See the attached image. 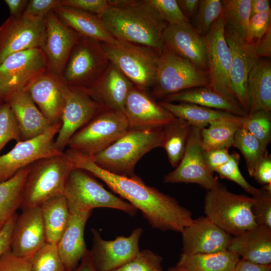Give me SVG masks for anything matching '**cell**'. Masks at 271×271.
<instances>
[{"instance_id": "1", "label": "cell", "mask_w": 271, "mask_h": 271, "mask_svg": "<svg viewBox=\"0 0 271 271\" xmlns=\"http://www.w3.org/2000/svg\"><path fill=\"white\" fill-rule=\"evenodd\" d=\"M64 154L73 168L90 173L140 210L153 228L181 233L192 222V213L189 209L174 197L147 185L136 175L126 177L111 173L98 166L92 157L70 149L66 150Z\"/></svg>"}, {"instance_id": "2", "label": "cell", "mask_w": 271, "mask_h": 271, "mask_svg": "<svg viewBox=\"0 0 271 271\" xmlns=\"http://www.w3.org/2000/svg\"><path fill=\"white\" fill-rule=\"evenodd\" d=\"M108 1L100 19L115 39L160 52L167 24L148 0Z\"/></svg>"}, {"instance_id": "3", "label": "cell", "mask_w": 271, "mask_h": 271, "mask_svg": "<svg viewBox=\"0 0 271 271\" xmlns=\"http://www.w3.org/2000/svg\"><path fill=\"white\" fill-rule=\"evenodd\" d=\"M163 128L129 129L92 158L98 166L108 172L132 177L138 162L152 150L161 147Z\"/></svg>"}, {"instance_id": "4", "label": "cell", "mask_w": 271, "mask_h": 271, "mask_svg": "<svg viewBox=\"0 0 271 271\" xmlns=\"http://www.w3.org/2000/svg\"><path fill=\"white\" fill-rule=\"evenodd\" d=\"M253 199L229 191L220 183L207 191L204 200L205 216L232 236L258 226L252 211Z\"/></svg>"}, {"instance_id": "5", "label": "cell", "mask_w": 271, "mask_h": 271, "mask_svg": "<svg viewBox=\"0 0 271 271\" xmlns=\"http://www.w3.org/2000/svg\"><path fill=\"white\" fill-rule=\"evenodd\" d=\"M73 169L64 152L31 164L24 187L22 210L40 207L50 198L63 194L68 176Z\"/></svg>"}, {"instance_id": "6", "label": "cell", "mask_w": 271, "mask_h": 271, "mask_svg": "<svg viewBox=\"0 0 271 271\" xmlns=\"http://www.w3.org/2000/svg\"><path fill=\"white\" fill-rule=\"evenodd\" d=\"M207 72L174 53L164 45L159 52L151 96L156 99L185 90L208 86Z\"/></svg>"}, {"instance_id": "7", "label": "cell", "mask_w": 271, "mask_h": 271, "mask_svg": "<svg viewBox=\"0 0 271 271\" xmlns=\"http://www.w3.org/2000/svg\"><path fill=\"white\" fill-rule=\"evenodd\" d=\"M63 194L69 209L92 211L107 208L123 211L131 216L138 211L129 203L105 189L87 171L79 168L70 171Z\"/></svg>"}, {"instance_id": "8", "label": "cell", "mask_w": 271, "mask_h": 271, "mask_svg": "<svg viewBox=\"0 0 271 271\" xmlns=\"http://www.w3.org/2000/svg\"><path fill=\"white\" fill-rule=\"evenodd\" d=\"M102 44L110 62L136 87L145 91L151 88L156 77L159 52L149 47L120 41L116 44Z\"/></svg>"}, {"instance_id": "9", "label": "cell", "mask_w": 271, "mask_h": 271, "mask_svg": "<svg viewBox=\"0 0 271 271\" xmlns=\"http://www.w3.org/2000/svg\"><path fill=\"white\" fill-rule=\"evenodd\" d=\"M110 63L101 42L81 37L70 54L61 77L69 87L87 88L99 79Z\"/></svg>"}, {"instance_id": "10", "label": "cell", "mask_w": 271, "mask_h": 271, "mask_svg": "<svg viewBox=\"0 0 271 271\" xmlns=\"http://www.w3.org/2000/svg\"><path fill=\"white\" fill-rule=\"evenodd\" d=\"M129 129L124 114L103 109L69 140L68 149L92 157L124 135Z\"/></svg>"}, {"instance_id": "11", "label": "cell", "mask_w": 271, "mask_h": 271, "mask_svg": "<svg viewBox=\"0 0 271 271\" xmlns=\"http://www.w3.org/2000/svg\"><path fill=\"white\" fill-rule=\"evenodd\" d=\"M224 28L225 22L222 14L204 36L207 51V72L209 82L208 87L228 100L239 105L230 80L231 53L225 40Z\"/></svg>"}, {"instance_id": "12", "label": "cell", "mask_w": 271, "mask_h": 271, "mask_svg": "<svg viewBox=\"0 0 271 271\" xmlns=\"http://www.w3.org/2000/svg\"><path fill=\"white\" fill-rule=\"evenodd\" d=\"M47 68L45 56L40 48L8 56L0 64V101L13 92L24 90Z\"/></svg>"}, {"instance_id": "13", "label": "cell", "mask_w": 271, "mask_h": 271, "mask_svg": "<svg viewBox=\"0 0 271 271\" xmlns=\"http://www.w3.org/2000/svg\"><path fill=\"white\" fill-rule=\"evenodd\" d=\"M61 126V122L54 124L38 137L17 143L9 152L0 156V183L37 160L63 154L54 146V137Z\"/></svg>"}, {"instance_id": "14", "label": "cell", "mask_w": 271, "mask_h": 271, "mask_svg": "<svg viewBox=\"0 0 271 271\" xmlns=\"http://www.w3.org/2000/svg\"><path fill=\"white\" fill-rule=\"evenodd\" d=\"M201 146L200 129L192 126L184 154L175 169L164 176L165 183H193L207 191L220 182L205 162Z\"/></svg>"}, {"instance_id": "15", "label": "cell", "mask_w": 271, "mask_h": 271, "mask_svg": "<svg viewBox=\"0 0 271 271\" xmlns=\"http://www.w3.org/2000/svg\"><path fill=\"white\" fill-rule=\"evenodd\" d=\"M91 232L92 247L90 252L98 271L115 269L133 258L140 251L142 227L134 228L128 236H118L110 240L103 239L95 229H92Z\"/></svg>"}, {"instance_id": "16", "label": "cell", "mask_w": 271, "mask_h": 271, "mask_svg": "<svg viewBox=\"0 0 271 271\" xmlns=\"http://www.w3.org/2000/svg\"><path fill=\"white\" fill-rule=\"evenodd\" d=\"M224 36L231 53L229 76L231 87L238 105L247 115V79L258 58L255 45L247 42L234 30L225 27Z\"/></svg>"}, {"instance_id": "17", "label": "cell", "mask_w": 271, "mask_h": 271, "mask_svg": "<svg viewBox=\"0 0 271 271\" xmlns=\"http://www.w3.org/2000/svg\"><path fill=\"white\" fill-rule=\"evenodd\" d=\"M45 19L9 17L0 26V64L10 55L41 47Z\"/></svg>"}, {"instance_id": "18", "label": "cell", "mask_w": 271, "mask_h": 271, "mask_svg": "<svg viewBox=\"0 0 271 271\" xmlns=\"http://www.w3.org/2000/svg\"><path fill=\"white\" fill-rule=\"evenodd\" d=\"M80 37L62 23L53 11L47 15L41 49L45 56L48 71L61 77L70 54Z\"/></svg>"}, {"instance_id": "19", "label": "cell", "mask_w": 271, "mask_h": 271, "mask_svg": "<svg viewBox=\"0 0 271 271\" xmlns=\"http://www.w3.org/2000/svg\"><path fill=\"white\" fill-rule=\"evenodd\" d=\"M103 109L83 91L69 87L55 147L63 152L72 136Z\"/></svg>"}, {"instance_id": "20", "label": "cell", "mask_w": 271, "mask_h": 271, "mask_svg": "<svg viewBox=\"0 0 271 271\" xmlns=\"http://www.w3.org/2000/svg\"><path fill=\"white\" fill-rule=\"evenodd\" d=\"M69 86L60 76L48 70L33 80L24 90L52 124L61 122Z\"/></svg>"}, {"instance_id": "21", "label": "cell", "mask_w": 271, "mask_h": 271, "mask_svg": "<svg viewBox=\"0 0 271 271\" xmlns=\"http://www.w3.org/2000/svg\"><path fill=\"white\" fill-rule=\"evenodd\" d=\"M123 114L129 129L163 128L176 118L147 91L135 86L126 97Z\"/></svg>"}, {"instance_id": "22", "label": "cell", "mask_w": 271, "mask_h": 271, "mask_svg": "<svg viewBox=\"0 0 271 271\" xmlns=\"http://www.w3.org/2000/svg\"><path fill=\"white\" fill-rule=\"evenodd\" d=\"M47 243L41 207L23 210L17 217L13 231L12 253L19 257L33 256Z\"/></svg>"}, {"instance_id": "23", "label": "cell", "mask_w": 271, "mask_h": 271, "mask_svg": "<svg viewBox=\"0 0 271 271\" xmlns=\"http://www.w3.org/2000/svg\"><path fill=\"white\" fill-rule=\"evenodd\" d=\"M182 253H207L227 249L232 235L206 216L193 219L181 233Z\"/></svg>"}, {"instance_id": "24", "label": "cell", "mask_w": 271, "mask_h": 271, "mask_svg": "<svg viewBox=\"0 0 271 271\" xmlns=\"http://www.w3.org/2000/svg\"><path fill=\"white\" fill-rule=\"evenodd\" d=\"M133 86V84L110 63L93 85L79 89L86 93L104 109L117 110L123 113L126 97Z\"/></svg>"}, {"instance_id": "25", "label": "cell", "mask_w": 271, "mask_h": 271, "mask_svg": "<svg viewBox=\"0 0 271 271\" xmlns=\"http://www.w3.org/2000/svg\"><path fill=\"white\" fill-rule=\"evenodd\" d=\"M164 45L178 55L207 71L206 44L204 36L191 26L167 25L163 33Z\"/></svg>"}, {"instance_id": "26", "label": "cell", "mask_w": 271, "mask_h": 271, "mask_svg": "<svg viewBox=\"0 0 271 271\" xmlns=\"http://www.w3.org/2000/svg\"><path fill=\"white\" fill-rule=\"evenodd\" d=\"M69 210L68 222L57 245L66 270L73 271L88 250L84 232L92 211L74 209Z\"/></svg>"}, {"instance_id": "27", "label": "cell", "mask_w": 271, "mask_h": 271, "mask_svg": "<svg viewBox=\"0 0 271 271\" xmlns=\"http://www.w3.org/2000/svg\"><path fill=\"white\" fill-rule=\"evenodd\" d=\"M227 250L250 261L271 264V228L257 226L232 236Z\"/></svg>"}, {"instance_id": "28", "label": "cell", "mask_w": 271, "mask_h": 271, "mask_svg": "<svg viewBox=\"0 0 271 271\" xmlns=\"http://www.w3.org/2000/svg\"><path fill=\"white\" fill-rule=\"evenodd\" d=\"M3 101L10 105L15 115L23 141L38 137L53 125L24 90L9 94Z\"/></svg>"}, {"instance_id": "29", "label": "cell", "mask_w": 271, "mask_h": 271, "mask_svg": "<svg viewBox=\"0 0 271 271\" xmlns=\"http://www.w3.org/2000/svg\"><path fill=\"white\" fill-rule=\"evenodd\" d=\"M53 12L62 23L81 37L109 44L118 42L107 31L100 18L94 14L62 6Z\"/></svg>"}, {"instance_id": "30", "label": "cell", "mask_w": 271, "mask_h": 271, "mask_svg": "<svg viewBox=\"0 0 271 271\" xmlns=\"http://www.w3.org/2000/svg\"><path fill=\"white\" fill-rule=\"evenodd\" d=\"M248 114L271 111V63L267 58H258L247 79Z\"/></svg>"}, {"instance_id": "31", "label": "cell", "mask_w": 271, "mask_h": 271, "mask_svg": "<svg viewBox=\"0 0 271 271\" xmlns=\"http://www.w3.org/2000/svg\"><path fill=\"white\" fill-rule=\"evenodd\" d=\"M163 101L195 104L240 116L247 115L239 105L228 100L208 86L193 88L170 94Z\"/></svg>"}, {"instance_id": "32", "label": "cell", "mask_w": 271, "mask_h": 271, "mask_svg": "<svg viewBox=\"0 0 271 271\" xmlns=\"http://www.w3.org/2000/svg\"><path fill=\"white\" fill-rule=\"evenodd\" d=\"M47 243L57 244L68 222L70 210L64 194L55 196L40 206Z\"/></svg>"}, {"instance_id": "33", "label": "cell", "mask_w": 271, "mask_h": 271, "mask_svg": "<svg viewBox=\"0 0 271 271\" xmlns=\"http://www.w3.org/2000/svg\"><path fill=\"white\" fill-rule=\"evenodd\" d=\"M239 258L227 249L207 253L182 252L176 265L190 271H232Z\"/></svg>"}, {"instance_id": "34", "label": "cell", "mask_w": 271, "mask_h": 271, "mask_svg": "<svg viewBox=\"0 0 271 271\" xmlns=\"http://www.w3.org/2000/svg\"><path fill=\"white\" fill-rule=\"evenodd\" d=\"M158 102L176 118L183 119L200 130L207 127L212 121L236 115L227 111L192 103H175L164 101Z\"/></svg>"}, {"instance_id": "35", "label": "cell", "mask_w": 271, "mask_h": 271, "mask_svg": "<svg viewBox=\"0 0 271 271\" xmlns=\"http://www.w3.org/2000/svg\"><path fill=\"white\" fill-rule=\"evenodd\" d=\"M242 116L214 120L200 130L201 146L204 151L232 147L234 138L241 126Z\"/></svg>"}, {"instance_id": "36", "label": "cell", "mask_w": 271, "mask_h": 271, "mask_svg": "<svg viewBox=\"0 0 271 271\" xmlns=\"http://www.w3.org/2000/svg\"><path fill=\"white\" fill-rule=\"evenodd\" d=\"M30 167L21 169L10 179L0 183V230L21 206Z\"/></svg>"}, {"instance_id": "37", "label": "cell", "mask_w": 271, "mask_h": 271, "mask_svg": "<svg viewBox=\"0 0 271 271\" xmlns=\"http://www.w3.org/2000/svg\"><path fill=\"white\" fill-rule=\"evenodd\" d=\"M192 127L187 121L176 118L163 128L161 147L166 151L173 168L177 167L184 154Z\"/></svg>"}, {"instance_id": "38", "label": "cell", "mask_w": 271, "mask_h": 271, "mask_svg": "<svg viewBox=\"0 0 271 271\" xmlns=\"http://www.w3.org/2000/svg\"><path fill=\"white\" fill-rule=\"evenodd\" d=\"M232 147L240 151L245 161L249 175L253 177L257 166L267 152L259 141L242 126L235 134Z\"/></svg>"}, {"instance_id": "39", "label": "cell", "mask_w": 271, "mask_h": 271, "mask_svg": "<svg viewBox=\"0 0 271 271\" xmlns=\"http://www.w3.org/2000/svg\"><path fill=\"white\" fill-rule=\"evenodd\" d=\"M222 15L225 27L245 39L247 25L250 18L251 0H223Z\"/></svg>"}, {"instance_id": "40", "label": "cell", "mask_w": 271, "mask_h": 271, "mask_svg": "<svg viewBox=\"0 0 271 271\" xmlns=\"http://www.w3.org/2000/svg\"><path fill=\"white\" fill-rule=\"evenodd\" d=\"M241 126L254 137L266 151L271 141V111L260 110L242 116Z\"/></svg>"}, {"instance_id": "41", "label": "cell", "mask_w": 271, "mask_h": 271, "mask_svg": "<svg viewBox=\"0 0 271 271\" xmlns=\"http://www.w3.org/2000/svg\"><path fill=\"white\" fill-rule=\"evenodd\" d=\"M222 14V5L220 0L199 1L197 10L190 21V25L204 36Z\"/></svg>"}, {"instance_id": "42", "label": "cell", "mask_w": 271, "mask_h": 271, "mask_svg": "<svg viewBox=\"0 0 271 271\" xmlns=\"http://www.w3.org/2000/svg\"><path fill=\"white\" fill-rule=\"evenodd\" d=\"M31 271H67L57 244L47 243L34 254Z\"/></svg>"}, {"instance_id": "43", "label": "cell", "mask_w": 271, "mask_h": 271, "mask_svg": "<svg viewBox=\"0 0 271 271\" xmlns=\"http://www.w3.org/2000/svg\"><path fill=\"white\" fill-rule=\"evenodd\" d=\"M23 141L21 130L15 115L10 105L0 102V152L12 141Z\"/></svg>"}, {"instance_id": "44", "label": "cell", "mask_w": 271, "mask_h": 271, "mask_svg": "<svg viewBox=\"0 0 271 271\" xmlns=\"http://www.w3.org/2000/svg\"><path fill=\"white\" fill-rule=\"evenodd\" d=\"M251 197L252 211L257 225L271 228V184L258 189Z\"/></svg>"}, {"instance_id": "45", "label": "cell", "mask_w": 271, "mask_h": 271, "mask_svg": "<svg viewBox=\"0 0 271 271\" xmlns=\"http://www.w3.org/2000/svg\"><path fill=\"white\" fill-rule=\"evenodd\" d=\"M162 262L161 256L145 249L124 264L111 271H163Z\"/></svg>"}, {"instance_id": "46", "label": "cell", "mask_w": 271, "mask_h": 271, "mask_svg": "<svg viewBox=\"0 0 271 271\" xmlns=\"http://www.w3.org/2000/svg\"><path fill=\"white\" fill-rule=\"evenodd\" d=\"M239 155L234 152L230 154L229 161L214 172L218 173L220 178L235 182L252 196L258 189L251 185L244 178L239 169Z\"/></svg>"}, {"instance_id": "47", "label": "cell", "mask_w": 271, "mask_h": 271, "mask_svg": "<svg viewBox=\"0 0 271 271\" xmlns=\"http://www.w3.org/2000/svg\"><path fill=\"white\" fill-rule=\"evenodd\" d=\"M167 25L191 26L176 0H148Z\"/></svg>"}, {"instance_id": "48", "label": "cell", "mask_w": 271, "mask_h": 271, "mask_svg": "<svg viewBox=\"0 0 271 271\" xmlns=\"http://www.w3.org/2000/svg\"><path fill=\"white\" fill-rule=\"evenodd\" d=\"M271 27V11L256 14L248 20L245 34V40L255 44Z\"/></svg>"}, {"instance_id": "49", "label": "cell", "mask_w": 271, "mask_h": 271, "mask_svg": "<svg viewBox=\"0 0 271 271\" xmlns=\"http://www.w3.org/2000/svg\"><path fill=\"white\" fill-rule=\"evenodd\" d=\"M61 6V0H30L23 16L35 19H44L51 12Z\"/></svg>"}, {"instance_id": "50", "label": "cell", "mask_w": 271, "mask_h": 271, "mask_svg": "<svg viewBox=\"0 0 271 271\" xmlns=\"http://www.w3.org/2000/svg\"><path fill=\"white\" fill-rule=\"evenodd\" d=\"M61 6L89 12L100 18L109 7V3L107 0H61Z\"/></svg>"}, {"instance_id": "51", "label": "cell", "mask_w": 271, "mask_h": 271, "mask_svg": "<svg viewBox=\"0 0 271 271\" xmlns=\"http://www.w3.org/2000/svg\"><path fill=\"white\" fill-rule=\"evenodd\" d=\"M33 256L19 257L10 249L0 259V271H31Z\"/></svg>"}, {"instance_id": "52", "label": "cell", "mask_w": 271, "mask_h": 271, "mask_svg": "<svg viewBox=\"0 0 271 271\" xmlns=\"http://www.w3.org/2000/svg\"><path fill=\"white\" fill-rule=\"evenodd\" d=\"M227 148H217L204 151V157L207 167L213 173L215 170L226 164L230 154Z\"/></svg>"}, {"instance_id": "53", "label": "cell", "mask_w": 271, "mask_h": 271, "mask_svg": "<svg viewBox=\"0 0 271 271\" xmlns=\"http://www.w3.org/2000/svg\"><path fill=\"white\" fill-rule=\"evenodd\" d=\"M18 215L15 213L0 230V259L3 254L11 249L12 236Z\"/></svg>"}, {"instance_id": "54", "label": "cell", "mask_w": 271, "mask_h": 271, "mask_svg": "<svg viewBox=\"0 0 271 271\" xmlns=\"http://www.w3.org/2000/svg\"><path fill=\"white\" fill-rule=\"evenodd\" d=\"M253 177L260 184H271V156L267 152L257 166Z\"/></svg>"}, {"instance_id": "55", "label": "cell", "mask_w": 271, "mask_h": 271, "mask_svg": "<svg viewBox=\"0 0 271 271\" xmlns=\"http://www.w3.org/2000/svg\"><path fill=\"white\" fill-rule=\"evenodd\" d=\"M255 51L258 58L271 57V27L255 44Z\"/></svg>"}, {"instance_id": "56", "label": "cell", "mask_w": 271, "mask_h": 271, "mask_svg": "<svg viewBox=\"0 0 271 271\" xmlns=\"http://www.w3.org/2000/svg\"><path fill=\"white\" fill-rule=\"evenodd\" d=\"M232 271H271V264H260L240 258Z\"/></svg>"}, {"instance_id": "57", "label": "cell", "mask_w": 271, "mask_h": 271, "mask_svg": "<svg viewBox=\"0 0 271 271\" xmlns=\"http://www.w3.org/2000/svg\"><path fill=\"white\" fill-rule=\"evenodd\" d=\"M28 0H5L9 12L10 17L18 18L21 17L28 3Z\"/></svg>"}, {"instance_id": "58", "label": "cell", "mask_w": 271, "mask_h": 271, "mask_svg": "<svg viewBox=\"0 0 271 271\" xmlns=\"http://www.w3.org/2000/svg\"><path fill=\"white\" fill-rule=\"evenodd\" d=\"M178 5L187 19L190 22L191 19L196 13L199 0H178Z\"/></svg>"}, {"instance_id": "59", "label": "cell", "mask_w": 271, "mask_h": 271, "mask_svg": "<svg viewBox=\"0 0 271 271\" xmlns=\"http://www.w3.org/2000/svg\"><path fill=\"white\" fill-rule=\"evenodd\" d=\"M269 11H271L270 1L251 0L250 18L256 14Z\"/></svg>"}, {"instance_id": "60", "label": "cell", "mask_w": 271, "mask_h": 271, "mask_svg": "<svg viewBox=\"0 0 271 271\" xmlns=\"http://www.w3.org/2000/svg\"><path fill=\"white\" fill-rule=\"evenodd\" d=\"M73 271H98L93 263L89 250L87 251L78 266Z\"/></svg>"}, {"instance_id": "61", "label": "cell", "mask_w": 271, "mask_h": 271, "mask_svg": "<svg viewBox=\"0 0 271 271\" xmlns=\"http://www.w3.org/2000/svg\"><path fill=\"white\" fill-rule=\"evenodd\" d=\"M167 271H190L186 268L178 266L177 265H175L172 266L168 268Z\"/></svg>"}, {"instance_id": "62", "label": "cell", "mask_w": 271, "mask_h": 271, "mask_svg": "<svg viewBox=\"0 0 271 271\" xmlns=\"http://www.w3.org/2000/svg\"><path fill=\"white\" fill-rule=\"evenodd\" d=\"M1 101H0V102H1Z\"/></svg>"}, {"instance_id": "63", "label": "cell", "mask_w": 271, "mask_h": 271, "mask_svg": "<svg viewBox=\"0 0 271 271\" xmlns=\"http://www.w3.org/2000/svg\"></svg>"}]
</instances>
